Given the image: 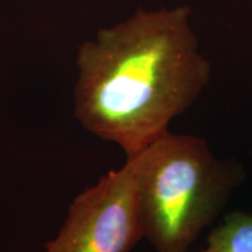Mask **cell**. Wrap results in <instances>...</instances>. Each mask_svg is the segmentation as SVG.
<instances>
[{
  "label": "cell",
  "instance_id": "1",
  "mask_svg": "<svg viewBox=\"0 0 252 252\" xmlns=\"http://www.w3.org/2000/svg\"><path fill=\"white\" fill-rule=\"evenodd\" d=\"M75 117L100 139L137 156L168 131L206 89L212 64L188 5L139 8L84 41L76 58Z\"/></svg>",
  "mask_w": 252,
  "mask_h": 252
},
{
  "label": "cell",
  "instance_id": "2",
  "mask_svg": "<svg viewBox=\"0 0 252 252\" xmlns=\"http://www.w3.org/2000/svg\"><path fill=\"white\" fill-rule=\"evenodd\" d=\"M134 158L138 217L157 252L187 251L243 180L237 162L196 135L167 131Z\"/></svg>",
  "mask_w": 252,
  "mask_h": 252
},
{
  "label": "cell",
  "instance_id": "3",
  "mask_svg": "<svg viewBox=\"0 0 252 252\" xmlns=\"http://www.w3.org/2000/svg\"><path fill=\"white\" fill-rule=\"evenodd\" d=\"M141 239L137 161L132 157L74 198L64 224L45 252H132Z\"/></svg>",
  "mask_w": 252,
  "mask_h": 252
},
{
  "label": "cell",
  "instance_id": "4",
  "mask_svg": "<svg viewBox=\"0 0 252 252\" xmlns=\"http://www.w3.org/2000/svg\"><path fill=\"white\" fill-rule=\"evenodd\" d=\"M201 252H252V215L232 212L208 236Z\"/></svg>",
  "mask_w": 252,
  "mask_h": 252
}]
</instances>
